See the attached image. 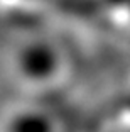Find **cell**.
I'll return each mask as SVG.
<instances>
[{
  "label": "cell",
  "mask_w": 130,
  "mask_h": 132,
  "mask_svg": "<svg viewBox=\"0 0 130 132\" xmlns=\"http://www.w3.org/2000/svg\"><path fill=\"white\" fill-rule=\"evenodd\" d=\"M5 132H54V125L49 113L34 109H22L7 119Z\"/></svg>",
  "instance_id": "2"
},
{
  "label": "cell",
  "mask_w": 130,
  "mask_h": 132,
  "mask_svg": "<svg viewBox=\"0 0 130 132\" xmlns=\"http://www.w3.org/2000/svg\"><path fill=\"white\" fill-rule=\"evenodd\" d=\"M53 58L47 47H29L19 58V71L22 78H27L32 83H44L51 80L53 75Z\"/></svg>",
  "instance_id": "1"
}]
</instances>
